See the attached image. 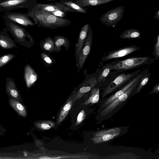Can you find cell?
<instances>
[{"mask_svg":"<svg viewBox=\"0 0 159 159\" xmlns=\"http://www.w3.org/2000/svg\"><path fill=\"white\" fill-rule=\"evenodd\" d=\"M24 77L26 87L30 88L36 81L38 76L33 68L28 64L24 67Z\"/></svg>","mask_w":159,"mask_h":159,"instance_id":"cell-16","label":"cell"},{"mask_svg":"<svg viewBox=\"0 0 159 159\" xmlns=\"http://www.w3.org/2000/svg\"><path fill=\"white\" fill-rule=\"evenodd\" d=\"M154 62V59L145 56L131 57L121 61H117L108 64L110 66L111 70H115L120 72L136 68L149 66Z\"/></svg>","mask_w":159,"mask_h":159,"instance_id":"cell-2","label":"cell"},{"mask_svg":"<svg viewBox=\"0 0 159 159\" xmlns=\"http://www.w3.org/2000/svg\"><path fill=\"white\" fill-rule=\"evenodd\" d=\"M36 4L34 0H0V11H9L16 9L32 8Z\"/></svg>","mask_w":159,"mask_h":159,"instance_id":"cell-6","label":"cell"},{"mask_svg":"<svg viewBox=\"0 0 159 159\" xmlns=\"http://www.w3.org/2000/svg\"><path fill=\"white\" fill-rule=\"evenodd\" d=\"M36 126L39 129L43 130H48L51 129L54 125V122L51 121H46L35 123Z\"/></svg>","mask_w":159,"mask_h":159,"instance_id":"cell-28","label":"cell"},{"mask_svg":"<svg viewBox=\"0 0 159 159\" xmlns=\"http://www.w3.org/2000/svg\"><path fill=\"white\" fill-rule=\"evenodd\" d=\"M41 57L44 61L47 64L52 65L53 64V58L45 52L41 53Z\"/></svg>","mask_w":159,"mask_h":159,"instance_id":"cell-30","label":"cell"},{"mask_svg":"<svg viewBox=\"0 0 159 159\" xmlns=\"http://www.w3.org/2000/svg\"><path fill=\"white\" fill-rule=\"evenodd\" d=\"M148 72V69H146L135 76L129 82L126 83L119 90L109 97L104 102L102 107H105L116 99L118 98L127 91L144 74Z\"/></svg>","mask_w":159,"mask_h":159,"instance_id":"cell-12","label":"cell"},{"mask_svg":"<svg viewBox=\"0 0 159 159\" xmlns=\"http://www.w3.org/2000/svg\"><path fill=\"white\" fill-rule=\"evenodd\" d=\"M47 0L52 1H55V0Z\"/></svg>","mask_w":159,"mask_h":159,"instance_id":"cell-37","label":"cell"},{"mask_svg":"<svg viewBox=\"0 0 159 159\" xmlns=\"http://www.w3.org/2000/svg\"><path fill=\"white\" fill-rule=\"evenodd\" d=\"M73 1L83 7L95 6L110 2L115 0H75Z\"/></svg>","mask_w":159,"mask_h":159,"instance_id":"cell-20","label":"cell"},{"mask_svg":"<svg viewBox=\"0 0 159 159\" xmlns=\"http://www.w3.org/2000/svg\"><path fill=\"white\" fill-rule=\"evenodd\" d=\"M7 31V28L0 31V47L5 49L17 48L15 41L10 36Z\"/></svg>","mask_w":159,"mask_h":159,"instance_id":"cell-15","label":"cell"},{"mask_svg":"<svg viewBox=\"0 0 159 159\" xmlns=\"http://www.w3.org/2000/svg\"><path fill=\"white\" fill-rule=\"evenodd\" d=\"M4 20H8L22 26L28 27L36 25L27 13L6 11L3 16Z\"/></svg>","mask_w":159,"mask_h":159,"instance_id":"cell-8","label":"cell"},{"mask_svg":"<svg viewBox=\"0 0 159 159\" xmlns=\"http://www.w3.org/2000/svg\"><path fill=\"white\" fill-rule=\"evenodd\" d=\"M89 26V24H86L82 26L80 30L77 42L75 44V55L76 59L80 54L87 37Z\"/></svg>","mask_w":159,"mask_h":159,"instance_id":"cell-17","label":"cell"},{"mask_svg":"<svg viewBox=\"0 0 159 159\" xmlns=\"http://www.w3.org/2000/svg\"><path fill=\"white\" fill-rule=\"evenodd\" d=\"M93 31L91 28L89 26L87 37L80 54L76 59V66L79 72L83 68L85 61L90 53L93 39Z\"/></svg>","mask_w":159,"mask_h":159,"instance_id":"cell-7","label":"cell"},{"mask_svg":"<svg viewBox=\"0 0 159 159\" xmlns=\"http://www.w3.org/2000/svg\"><path fill=\"white\" fill-rule=\"evenodd\" d=\"M85 116V112L84 110H82L79 113L77 118L76 124H79L80 123L84 120Z\"/></svg>","mask_w":159,"mask_h":159,"instance_id":"cell-32","label":"cell"},{"mask_svg":"<svg viewBox=\"0 0 159 159\" xmlns=\"http://www.w3.org/2000/svg\"><path fill=\"white\" fill-rule=\"evenodd\" d=\"M6 28L16 42L27 48L33 46L34 40L28 32L22 26L12 21L4 20Z\"/></svg>","mask_w":159,"mask_h":159,"instance_id":"cell-3","label":"cell"},{"mask_svg":"<svg viewBox=\"0 0 159 159\" xmlns=\"http://www.w3.org/2000/svg\"><path fill=\"white\" fill-rule=\"evenodd\" d=\"M58 2L64 4L77 12L82 13H86L87 12V8L80 6L72 0H61Z\"/></svg>","mask_w":159,"mask_h":159,"instance_id":"cell-23","label":"cell"},{"mask_svg":"<svg viewBox=\"0 0 159 159\" xmlns=\"http://www.w3.org/2000/svg\"><path fill=\"white\" fill-rule=\"evenodd\" d=\"M153 55L155 57L158 59L159 58V34L157 37L156 40L154 45L153 51L152 52Z\"/></svg>","mask_w":159,"mask_h":159,"instance_id":"cell-31","label":"cell"},{"mask_svg":"<svg viewBox=\"0 0 159 159\" xmlns=\"http://www.w3.org/2000/svg\"><path fill=\"white\" fill-rule=\"evenodd\" d=\"M33 7L42 9L49 12L56 11H61L65 12H77L64 4L58 2L50 4H36Z\"/></svg>","mask_w":159,"mask_h":159,"instance_id":"cell-13","label":"cell"},{"mask_svg":"<svg viewBox=\"0 0 159 159\" xmlns=\"http://www.w3.org/2000/svg\"><path fill=\"white\" fill-rule=\"evenodd\" d=\"M154 18L155 19L158 20L159 19V10L156 12Z\"/></svg>","mask_w":159,"mask_h":159,"instance_id":"cell-36","label":"cell"},{"mask_svg":"<svg viewBox=\"0 0 159 159\" xmlns=\"http://www.w3.org/2000/svg\"><path fill=\"white\" fill-rule=\"evenodd\" d=\"M140 49V47L135 45L121 48L109 51L107 55L102 58V60L103 61H106L114 59L121 57L139 50Z\"/></svg>","mask_w":159,"mask_h":159,"instance_id":"cell-10","label":"cell"},{"mask_svg":"<svg viewBox=\"0 0 159 159\" xmlns=\"http://www.w3.org/2000/svg\"><path fill=\"white\" fill-rule=\"evenodd\" d=\"M120 38L124 39L142 38L140 32L134 29H129L124 31L120 35Z\"/></svg>","mask_w":159,"mask_h":159,"instance_id":"cell-22","label":"cell"},{"mask_svg":"<svg viewBox=\"0 0 159 159\" xmlns=\"http://www.w3.org/2000/svg\"><path fill=\"white\" fill-rule=\"evenodd\" d=\"M151 75V74L148 72L142 76L139 80L137 86L134 90L135 93H137L139 92L146 85Z\"/></svg>","mask_w":159,"mask_h":159,"instance_id":"cell-24","label":"cell"},{"mask_svg":"<svg viewBox=\"0 0 159 159\" xmlns=\"http://www.w3.org/2000/svg\"><path fill=\"white\" fill-rule=\"evenodd\" d=\"M7 130L6 128L2 125L0 124V136H2L5 134Z\"/></svg>","mask_w":159,"mask_h":159,"instance_id":"cell-34","label":"cell"},{"mask_svg":"<svg viewBox=\"0 0 159 159\" xmlns=\"http://www.w3.org/2000/svg\"><path fill=\"white\" fill-rule=\"evenodd\" d=\"M159 92V84L157 83L154 86L150 93H158Z\"/></svg>","mask_w":159,"mask_h":159,"instance_id":"cell-35","label":"cell"},{"mask_svg":"<svg viewBox=\"0 0 159 159\" xmlns=\"http://www.w3.org/2000/svg\"><path fill=\"white\" fill-rule=\"evenodd\" d=\"M40 46L44 52L48 53L55 52L54 42L50 36L42 40L40 43Z\"/></svg>","mask_w":159,"mask_h":159,"instance_id":"cell-21","label":"cell"},{"mask_svg":"<svg viewBox=\"0 0 159 159\" xmlns=\"http://www.w3.org/2000/svg\"><path fill=\"white\" fill-rule=\"evenodd\" d=\"M100 89L97 88L93 89L89 98L85 102L84 104L87 105L90 103L93 104L98 102L99 98Z\"/></svg>","mask_w":159,"mask_h":159,"instance_id":"cell-25","label":"cell"},{"mask_svg":"<svg viewBox=\"0 0 159 159\" xmlns=\"http://www.w3.org/2000/svg\"><path fill=\"white\" fill-rule=\"evenodd\" d=\"M50 12L55 16L61 17L65 16L66 13L61 11H56Z\"/></svg>","mask_w":159,"mask_h":159,"instance_id":"cell-33","label":"cell"},{"mask_svg":"<svg viewBox=\"0 0 159 159\" xmlns=\"http://www.w3.org/2000/svg\"><path fill=\"white\" fill-rule=\"evenodd\" d=\"M8 103L11 108L19 116L24 118L27 116L26 107L23 102L8 97Z\"/></svg>","mask_w":159,"mask_h":159,"instance_id":"cell-18","label":"cell"},{"mask_svg":"<svg viewBox=\"0 0 159 159\" xmlns=\"http://www.w3.org/2000/svg\"></svg>","mask_w":159,"mask_h":159,"instance_id":"cell-38","label":"cell"},{"mask_svg":"<svg viewBox=\"0 0 159 159\" xmlns=\"http://www.w3.org/2000/svg\"><path fill=\"white\" fill-rule=\"evenodd\" d=\"M15 57L13 53L7 54L0 57V68L7 64Z\"/></svg>","mask_w":159,"mask_h":159,"instance_id":"cell-29","label":"cell"},{"mask_svg":"<svg viewBox=\"0 0 159 159\" xmlns=\"http://www.w3.org/2000/svg\"><path fill=\"white\" fill-rule=\"evenodd\" d=\"M111 70L110 66L108 64L104 66L102 70L97 78L98 83L101 82L102 81L105 79Z\"/></svg>","mask_w":159,"mask_h":159,"instance_id":"cell-27","label":"cell"},{"mask_svg":"<svg viewBox=\"0 0 159 159\" xmlns=\"http://www.w3.org/2000/svg\"><path fill=\"white\" fill-rule=\"evenodd\" d=\"M72 100H70L63 107L59 114L57 124L62 121L66 116L72 106Z\"/></svg>","mask_w":159,"mask_h":159,"instance_id":"cell-26","label":"cell"},{"mask_svg":"<svg viewBox=\"0 0 159 159\" xmlns=\"http://www.w3.org/2000/svg\"><path fill=\"white\" fill-rule=\"evenodd\" d=\"M140 78L137 80L123 94L114 100L107 106L102 111L101 113V115L103 116L108 113L114 109L122 102L125 101L133 92L134 90L137 86Z\"/></svg>","mask_w":159,"mask_h":159,"instance_id":"cell-11","label":"cell"},{"mask_svg":"<svg viewBox=\"0 0 159 159\" xmlns=\"http://www.w3.org/2000/svg\"><path fill=\"white\" fill-rule=\"evenodd\" d=\"M28 10L27 14L39 27L55 29L65 27L71 23L68 19L57 16L42 9L33 7Z\"/></svg>","mask_w":159,"mask_h":159,"instance_id":"cell-1","label":"cell"},{"mask_svg":"<svg viewBox=\"0 0 159 159\" xmlns=\"http://www.w3.org/2000/svg\"><path fill=\"white\" fill-rule=\"evenodd\" d=\"M54 44V52H58L61 51V46H64L66 50L69 49L70 43L69 39L62 36L57 35L53 38Z\"/></svg>","mask_w":159,"mask_h":159,"instance_id":"cell-19","label":"cell"},{"mask_svg":"<svg viewBox=\"0 0 159 159\" xmlns=\"http://www.w3.org/2000/svg\"><path fill=\"white\" fill-rule=\"evenodd\" d=\"M121 131L117 127L102 130L95 133L92 139L95 144L107 142L120 134Z\"/></svg>","mask_w":159,"mask_h":159,"instance_id":"cell-9","label":"cell"},{"mask_svg":"<svg viewBox=\"0 0 159 159\" xmlns=\"http://www.w3.org/2000/svg\"><path fill=\"white\" fill-rule=\"evenodd\" d=\"M124 8L123 6L114 8L102 15L99 19L104 25L114 27L122 18Z\"/></svg>","mask_w":159,"mask_h":159,"instance_id":"cell-5","label":"cell"},{"mask_svg":"<svg viewBox=\"0 0 159 159\" xmlns=\"http://www.w3.org/2000/svg\"><path fill=\"white\" fill-rule=\"evenodd\" d=\"M145 68H142L130 73H123L120 74L105 89L102 93L103 98L122 87L139 74Z\"/></svg>","mask_w":159,"mask_h":159,"instance_id":"cell-4","label":"cell"},{"mask_svg":"<svg viewBox=\"0 0 159 159\" xmlns=\"http://www.w3.org/2000/svg\"><path fill=\"white\" fill-rule=\"evenodd\" d=\"M5 89L8 97L23 102L20 91L13 78L7 77L6 79Z\"/></svg>","mask_w":159,"mask_h":159,"instance_id":"cell-14","label":"cell"}]
</instances>
